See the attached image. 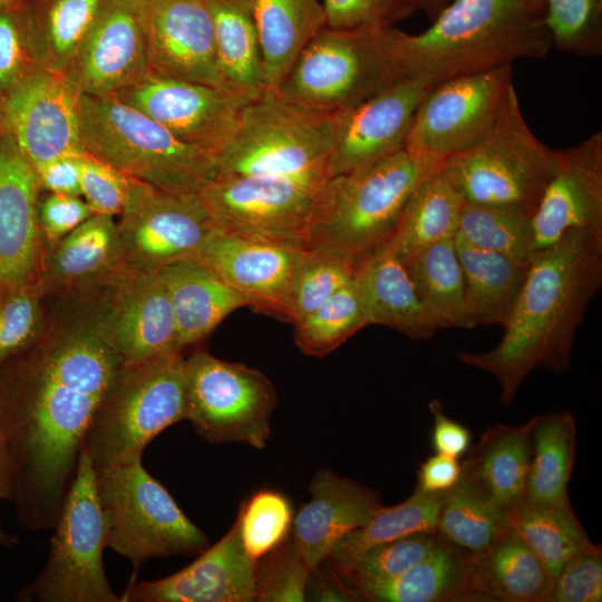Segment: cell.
I'll list each match as a JSON object with an SVG mask.
<instances>
[{
	"label": "cell",
	"instance_id": "obj_1",
	"mask_svg": "<svg viewBox=\"0 0 602 602\" xmlns=\"http://www.w3.org/2000/svg\"><path fill=\"white\" fill-rule=\"evenodd\" d=\"M38 341L0 366V430L14 470L17 514L54 530L89 420L123 365L97 333L82 295L46 298Z\"/></svg>",
	"mask_w": 602,
	"mask_h": 602
},
{
	"label": "cell",
	"instance_id": "obj_55",
	"mask_svg": "<svg viewBox=\"0 0 602 602\" xmlns=\"http://www.w3.org/2000/svg\"><path fill=\"white\" fill-rule=\"evenodd\" d=\"M39 223L43 244H52L95 213L80 196L49 193L39 200Z\"/></svg>",
	"mask_w": 602,
	"mask_h": 602
},
{
	"label": "cell",
	"instance_id": "obj_5",
	"mask_svg": "<svg viewBox=\"0 0 602 602\" xmlns=\"http://www.w3.org/2000/svg\"><path fill=\"white\" fill-rule=\"evenodd\" d=\"M84 149L134 181L171 193H200L217 174L214 155L113 96L79 94Z\"/></svg>",
	"mask_w": 602,
	"mask_h": 602
},
{
	"label": "cell",
	"instance_id": "obj_26",
	"mask_svg": "<svg viewBox=\"0 0 602 602\" xmlns=\"http://www.w3.org/2000/svg\"><path fill=\"white\" fill-rule=\"evenodd\" d=\"M126 264L114 216L94 214L52 244H43L37 283L45 298L86 294Z\"/></svg>",
	"mask_w": 602,
	"mask_h": 602
},
{
	"label": "cell",
	"instance_id": "obj_38",
	"mask_svg": "<svg viewBox=\"0 0 602 602\" xmlns=\"http://www.w3.org/2000/svg\"><path fill=\"white\" fill-rule=\"evenodd\" d=\"M576 446L572 412L552 410L533 417L532 456L525 496L541 503L570 502V482Z\"/></svg>",
	"mask_w": 602,
	"mask_h": 602
},
{
	"label": "cell",
	"instance_id": "obj_47",
	"mask_svg": "<svg viewBox=\"0 0 602 602\" xmlns=\"http://www.w3.org/2000/svg\"><path fill=\"white\" fill-rule=\"evenodd\" d=\"M437 541V533H415L380 543L360 553L340 571L359 590L387 582L425 559Z\"/></svg>",
	"mask_w": 602,
	"mask_h": 602
},
{
	"label": "cell",
	"instance_id": "obj_62",
	"mask_svg": "<svg viewBox=\"0 0 602 602\" xmlns=\"http://www.w3.org/2000/svg\"><path fill=\"white\" fill-rule=\"evenodd\" d=\"M531 10L544 14L546 0H522Z\"/></svg>",
	"mask_w": 602,
	"mask_h": 602
},
{
	"label": "cell",
	"instance_id": "obj_30",
	"mask_svg": "<svg viewBox=\"0 0 602 602\" xmlns=\"http://www.w3.org/2000/svg\"><path fill=\"white\" fill-rule=\"evenodd\" d=\"M533 418L521 426L487 428L462 463V476L507 509L525 496Z\"/></svg>",
	"mask_w": 602,
	"mask_h": 602
},
{
	"label": "cell",
	"instance_id": "obj_53",
	"mask_svg": "<svg viewBox=\"0 0 602 602\" xmlns=\"http://www.w3.org/2000/svg\"><path fill=\"white\" fill-rule=\"evenodd\" d=\"M602 601V554L594 545L570 559L553 579L546 602Z\"/></svg>",
	"mask_w": 602,
	"mask_h": 602
},
{
	"label": "cell",
	"instance_id": "obj_33",
	"mask_svg": "<svg viewBox=\"0 0 602 602\" xmlns=\"http://www.w3.org/2000/svg\"><path fill=\"white\" fill-rule=\"evenodd\" d=\"M472 559V600L546 602L553 577L541 560L508 528Z\"/></svg>",
	"mask_w": 602,
	"mask_h": 602
},
{
	"label": "cell",
	"instance_id": "obj_20",
	"mask_svg": "<svg viewBox=\"0 0 602 602\" xmlns=\"http://www.w3.org/2000/svg\"><path fill=\"white\" fill-rule=\"evenodd\" d=\"M307 249L214 231L196 255L198 262L240 293L249 307L282 320Z\"/></svg>",
	"mask_w": 602,
	"mask_h": 602
},
{
	"label": "cell",
	"instance_id": "obj_23",
	"mask_svg": "<svg viewBox=\"0 0 602 602\" xmlns=\"http://www.w3.org/2000/svg\"><path fill=\"white\" fill-rule=\"evenodd\" d=\"M142 13L151 70L223 88L207 0H142Z\"/></svg>",
	"mask_w": 602,
	"mask_h": 602
},
{
	"label": "cell",
	"instance_id": "obj_11",
	"mask_svg": "<svg viewBox=\"0 0 602 602\" xmlns=\"http://www.w3.org/2000/svg\"><path fill=\"white\" fill-rule=\"evenodd\" d=\"M54 530L46 565L30 584L19 590L17 600L122 602L105 573V523L96 472L82 452Z\"/></svg>",
	"mask_w": 602,
	"mask_h": 602
},
{
	"label": "cell",
	"instance_id": "obj_7",
	"mask_svg": "<svg viewBox=\"0 0 602 602\" xmlns=\"http://www.w3.org/2000/svg\"><path fill=\"white\" fill-rule=\"evenodd\" d=\"M187 419L182 352L122 365L87 426L81 452L96 473L142 459L146 446Z\"/></svg>",
	"mask_w": 602,
	"mask_h": 602
},
{
	"label": "cell",
	"instance_id": "obj_56",
	"mask_svg": "<svg viewBox=\"0 0 602 602\" xmlns=\"http://www.w3.org/2000/svg\"><path fill=\"white\" fill-rule=\"evenodd\" d=\"M428 409L434 418L431 430V447L436 454L459 458L470 447L469 430L449 418L443 409L439 400L429 401Z\"/></svg>",
	"mask_w": 602,
	"mask_h": 602
},
{
	"label": "cell",
	"instance_id": "obj_28",
	"mask_svg": "<svg viewBox=\"0 0 602 602\" xmlns=\"http://www.w3.org/2000/svg\"><path fill=\"white\" fill-rule=\"evenodd\" d=\"M353 283L368 326H386L412 340L429 339L438 330L405 264L387 243L360 260Z\"/></svg>",
	"mask_w": 602,
	"mask_h": 602
},
{
	"label": "cell",
	"instance_id": "obj_18",
	"mask_svg": "<svg viewBox=\"0 0 602 602\" xmlns=\"http://www.w3.org/2000/svg\"><path fill=\"white\" fill-rule=\"evenodd\" d=\"M79 93L62 74L37 65L0 100L2 125L36 171L47 163L81 156Z\"/></svg>",
	"mask_w": 602,
	"mask_h": 602
},
{
	"label": "cell",
	"instance_id": "obj_24",
	"mask_svg": "<svg viewBox=\"0 0 602 602\" xmlns=\"http://www.w3.org/2000/svg\"><path fill=\"white\" fill-rule=\"evenodd\" d=\"M532 230L534 253L570 231L602 234V132L560 149L555 173L532 216Z\"/></svg>",
	"mask_w": 602,
	"mask_h": 602
},
{
	"label": "cell",
	"instance_id": "obj_61",
	"mask_svg": "<svg viewBox=\"0 0 602 602\" xmlns=\"http://www.w3.org/2000/svg\"><path fill=\"white\" fill-rule=\"evenodd\" d=\"M18 542L19 540L8 533L0 523V547H10L16 545Z\"/></svg>",
	"mask_w": 602,
	"mask_h": 602
},
{
	"label": "cell",
	"instance_id": "obj_29",
	"mask_svg": "<svg viewBox=\"0 0 602 602\" xmlns=\"http://www.w3.org/2000/svg\"><path fill=\"white\" fill-rule=\"evenodd\" d=\"M166 288L178 332L179 348L207 337L246 300L205 265L177 261L157 271Z\"/></svg>",
	"mask_w": 602,
	"mask_h": 602
},
{
	"label": "cell",
	"instance_id": "obj_51",
	"mask_svg": "<svg viewBox=\"0 0 602 602\" xmlns=\"http://www.w3.org/2000/svg\"><path fill=\"white\" fill-rule=\"evenodd\" d=\"M18 4L0 6V100L38 65L28 42L25 19Z\"/></svg>",
	"mask_w": 602,
	"mask_h": 602
},
{
	"label": "cell",
	"instance_id": "obj_21",
	"mask_svg": "<svg viewBox=\"0 0 602 602\" xmlns=\"http://www.w3.org/2000/svg\"><path fill=\"white\" fill-rule=\"evenodd\" d=\"M148 69L142 0H103L64 76L79 94L108 97Z\"/></svg>",
	"mask_w": 602,
	"mask_h": 602
},
{
	"label": "cell",
	"instance_id": "obj_50",
	"mask_svg": "<svg viewBox=\"0 0 602 602\" xmlns=\"http://www.w3.org/2000/svg\"><path fill=\"white\" fill-rule=\"evenodd\" d=\"M258 562L255 601H303L309 569L287 538Z\"/></svg>",
	"mask_w": 602,
	"mask_h": 602
},
{
	"label": "cell",
	"instance_id": "obj_6",
	"mask_svg": "<svg viewBox=\"0 0 602 602\" xmlns=\"http://www.w3.org/2000/svg\"><path fill=\"white\" fill-rule=\"evenodd\" d=\"M398 37L394 26L324 27L300 52L275 93L322 113L350 109L408 76Z\"/></svg>",
	"mask_w": 602,
	"mask_h": 602
},
{
	"label": "cell",
	"instance_id": "obj_25",
	"mask_svg": "<svg viewBox=\"0 0 602 602\" xmlns=\"http://www.w3.org/2000/svg\"><path fill=\"white\" fill-rule=\"evenodd\" d=\"M258 562L242 545L239 523L181 571L154 581L130 580L122 602H251Z\"/></svg>",
	"mask_w": 602,
	"mask_h": 602
},
{
	"label": "cell",
	"instance_id": "obj_27",
	"mask_svg": "<svg viewBox=\"0 0 602 602\" xmlns=\"http://www.w3.org/2000/svg\"><path fill=\"white\" fill-rule=\"evenodd\" d=\"M311 499L293 517L292 543L310 572L329 557L349 532L366 525L382 507L377 492L330 469L310 484Z\"/></svg>",
	"mask_w": 602,
	"mask_h": 602
},
{
	"label": "cell",
	"instance_id": "obj_32",
	"mask_svg": "<svg viewBox=\"0 0 602 602\" xmlns=\"http://www.w3.org/2000/svg\"><path fill=\"white\" fill-rule=\"evenodd\" d=\"M465 204L443 163L411 192L387 245L404 261L429 245L454 239Z\"/></svg>",
	"mask_w": 602,
	"mask_h": 602
},
{
	"label": "cell",
	"instance_id": "obj_8",
	"mask_svg": "<svg viewBox=\"0 0 602 602\" xmlns=\"http://www.w3.org/2000/svg\"><path fill=\"white\" fill-rule=\"evenodd\" d=\"M560 149L543 144L527 126L513 87L491 132L444 165L466 203L533 216L555 173Z\"/></svg>",
	"mask_w": 602,
	"mask_h": 602
},
{
	"label": "cell",
	"instance_id": "obj_17",
	"mask_svg": "<svg viewBox=\"0 0 602 602\" xmlns=\"http://www.w3.org/2000/svg\"><path fill=\"white\" fill-rule=\"evenodd\" d=\"M113 97L216 159L234 137L242 109L250 101L224 88L167 77L151 69Z\"/></svg>",
	"mask_w": 602,
	"mask_h": 602
},
{
	"label": "cell",
	"instance_id": "obj_4",
	"mask_svg": "<svg viewBox=\"0 0 602 602\" xmlns=\"http://www.w3.org/2000/svg\"><path fill=\"white\" fill-rule=\"evenodd\" d=\"M444 162L402 148L330 176L314 202L305 249L328 250L360 262L391 237L411 192Z\"/></svg>",
	"mask_w": 602,
	"mask_h": 602
},
{
	"label": "cell",
	"instance_id": "obj_35",
	"mask_svg": "<svg viewBox=\"0 0 602 602\" xmlns=\"http://www.w3.org/2000/svg\"><path fill=\"white\" fill-rule=\"evenodd\" d=\"M269 90L276 91L295 59L324 27L321 0H251Z\"/></svg>",
	"mask_w": 602,
	"mask_h": 602
},
{
	"label": "cell",
	"instance_id": "obj_37",
	"mask_svg": "<svg viewBox=\"0 0 602 602\" xmlns=\"http://www.w3.org/2000/svg\"><path fill=\"white\" fill-rule=\"evenodd\" d=\"M508 528L541 560L554 579L574 555L593 544L571 502L541 503L526 496L507 511Z\"/></svg>",
	"mask_w": 602,
	"mask_h": 602
},
{
	"label": "cell",
	"instance_id": "obj_48",
	"mask_svg": "<svg viewBox=\"0 0 602 602\" xmlns=\"http://www.w3.org/2000/svg\"><path fill=\"white\" fill-rule=\"evenodd\" d=\"M236 521L244 551L259 562L287 538L293 509L282 493L262 489L241 505Z\"/></svg>",
	"mask_w": 602,
	"mask_h": 602
},
{
	"label": "cell",
	"instance_id": "obj_31",
	"mask_svg": "<svg viewBox=\"0 0 602 602\" xmlns=\"http://www.w3.org/2000/svg\"><path fill=\"white\" fill-rule=\"evenodd\" d=\"M223 88L250 100L269 91L251 0H207Z\"/></svg>",
	"mask_w": 602,
	"mask_h": 602
},
{
	"label": "cell",
	"instance_id": "obj_15",
	"mask_svg": "<svg viewBox=\"0 0 602 602\" xmlns=\"http://www.w3.org/2000/svg\"><path fill=\"white\" fill-rule=\"evenodd\" d=\"M512 76L508 65L433 86L415 113L405 148L444 162L478 144L514 87Z\"/></svg>",
	"mask_w": 602,
	"mask_h": 602
},
{
	"label": "cell",
	"instance_id": "obj_2",
	"mask_svg": "<svg viewBox=\"0 0 602 602\" xmlns=\"http://www.w3.org/2000/svg\"><path fill=\"white\" fill-rule=\"evenodd\" d=\"M601 284L602 234L567 232L533 254L497 346L482 353L459 351L458 360L494 376L501 404H512L535 368L561 373L571 367L576 331Z\"/></svg>",
	"mask_w": 602,
	"mask_h": 602
},
{
	"label": "cell",
	"instance_id": "obj_49",
	"mask_svg": "<svg viewBox=\"0 0 602 602\" xmlns=\"http://www.w3.org/2000/svg\"><path fill=\"white\" fill-rule=\"evenodd\" d=\"M544 21L553 47L582 56L602 52V0H546Z\"/></svg>",
	"mask_w": 602,
	"mask_h": 602
},
{
	"label": "cell",
	"instance_id": "obj_9",
	"mask_svg": "<svg viewBox=\"0 0 602 602\" xmlns=\"http://www.w3.org/2000/svg\"><path fill=\"white\" fill-rule=\"evenodd\" d=\"M96 489L106 547L129 560L130 580L152 557L194 555L207 548V535L149 475L142 459L96 473Z\"/></svg>",
	"mask_w": 602,
	"mask_h": 602
},
{
	"label": "cell",
	"instance_id": "obj_19",
	"mask_svg": "<svg viewBox=\"0 0 602 602\" xmlns=\"http://www.w3.org/2000/svg\"><path fill=\"white\" fill-rule=\"evenodd\" d=\"M431 87L424 78L406 76L363 103L334 114L329 177L405 148L415 113Z\"/></svg>",
	"mask_w": 602,
	"mask_h": 602
},
{
	"label": "cell",
	"instance_id": "obj_52",
	"mask_svg": "<svg viewBox=\"0 0 602 602\" xmlns=\"http://www.w3.org/2000/svg\"><path fill=\"white\" fill-rule=\"evenodd\" d=\"M133 181L87 153L81 158V196L95 214L119 215L128 200Z\"/></svg>",
	"mask_w": 602,
	"mask_h": 602
},
{
	"label": "cell",
	"instance_id": "obj_40",
	"mask_svg": "<svg viewBox=\"0 0 602 602\" xmlns=\"http://www.w3.org/2000/svg\"><path fill=\"white\" fill-rule=\"evenodd\" d=\"M103 0H42L25 18L28 42L36 62L65 74L78 54Z\"/></svg>",
	"mask_w": 602,
	"mask_h": 602
},
{
	"label": "cell",
	"instance_id": "obj_22",
	"mask_svg": "<svg viewBox=\"0 0 602 602\" xmlns=\"http://www.w3.org/2000/svg\"><path fill=\"white\" fill-rule=\"evenodd\" d=\"M40 192L36 168L1 123L0 292L37 282L43 251Z\"/></svg>",
	"mask_w": 602,
	"mask_h": 602
},
{
	"label": "cell",
	"instance_id": "obj_45",
	"mask_svg": "<svg viewBox=\"0 0 602 602\" xmlns=\"http://www.w3.org/2000/svg\"><path fill=\"white\" fill-rule=\"evenodd\" d=\"M358 263L332 251L307 250L290 291L284 321L297 323L352 282Z\"/></svg>",
	"mask_w": 602,
	"mask_h": 602
},
{
	"label": "cell",
	"instance_id": "obj_60",
	"mask_svg": "<svg viewBox=\"0 0 602 602\" xmlns=\"http://www.w3.org/2000/svg\"><path fill=\"white\" fill-rule=\"evenodd\" d=\"M416 9H420L426 13L430 21H433L439 11L450 0H411Z\"/></svg>",
	"mask_w": 602,
	"mask_h": 602
},
{
	"label": "cell",
	"instance_id": "obj_63",
	"mask_svg": "<svg viewBox=\"0 0 602 602\" xmlns=\"http://www.w3.org/2000/svg\"><path fill=\"white\" fill-rule=\"evenodd\" d=\"M21 0H0V6H14Z\"/></svg>",
	"mask_w": 602,
	"mask_h": 602
},
{
	"label": "cell",
	"instance_id": "obj_13",
	"mask_svg": "<svg viewBox=\"0 0 602 602\" xmlns=\"http://www.w3.org/2000/svg\"><path fill=\"white\" fill-rule=\"evenodd\" d=\"M327 171L294 176L217 174L198 194L217 226L239 236L304 247Z\"/></svg>",
	"mask_w": 602,
	"mask_h": 602
},
{
	"label": "cell",
	"instance_id": "obj_34",
	"mask_svg": "<svg viewBox=\"0 0 602 602\" xmlns=\"http://www.w3.org/2000/svg\"><path fill=\"white\" fill-rule=\"evenodd\" d=\"M472 323L504 327L525 282L530 262L477 249L454 237Z\"/></svg>",
	"mask_w": 602,
	"mask_h": 602
},
{
	"label": "cell",
	"instance_id": "obj_3",
	"mask_svg": "<svg viewBox=\"0 0 602 602\" xmlns=\"http://www.w3.org/2000/svg\"><path fill=\"white\" fill-rule=\"evenodd\" d=\"M398 40L407 75L433 86L518 59L542 58L553 48L544 14L522 0H453L425 31L399 30Z\"/></svg>",
	"mask_w": 602,
	"mask_h": 602
},
{
	"label": "cell",
	"instance_id": "obj_64",
	"mask_svg": "<svg viewBox=\"0 0 602 602\" xmlns=\"http://www.w3.org/2000/svg\"><path fill=\"white\" fill-rule=\"evenodd\" d=\"M0 127H1V118H0Z\"/></svg>",
	"mask_w": 602,
	"mask_h": 602
},
{
	"label": "cell",
	"instance_id": "obj_41",
	"mask_svg": "<svg viewBox=\"0 0 602 602\" xmlns=\"http://www.w3.org/2000/svg\"><path fill=\"white\" fill-rule=\"evenodd\" d=\"M507 530V509L470 480L460 476L445 494L436 533L468 556L484 553Z\"/></svg>",
	"mask_w": 602,
	"mask_h": 602
},
{
	"label": "cell",
	"instance_id": "obj_44",
	"mask_svg": "<svg viewBox=\"0 0 602 602\" xmlns=\"http://www.w3.org/2000/svg\"><path fill=\"white\" fill-rule=\"evenodd\" d=\"M294 326V341L307 356L322 358L368 326L352 282L337 291Z\"/></svg>",
	"mask_w": 602,
	"mask_h": 602
},
{
	"label": "cell",
	"instance_id": "obj_12",
	"mask_svg": "<svg viewBox=\"0 0 602 602\" xmlns=\"http://www.w3.org/2000/svg\"><path fill=\"white\" fill-rule=\"evenodd\" d=\"M185 378L187 420L202 438L266 446L276 392L262 372L197 349L185 358Z\"/></svg>",
	"mask_w": 602,
	"mask_h": 602
},
{
	"label": "cell",
	"instance_id": "obj_14",
	"mask_svg": "<svg viewBox=\"0 0 602 602\" xmlns=\"http://www.w3.org/2000/svg\"><path fill=\"white\" fill-rule=\"evenodd\" d=\"M84 295L95 329L123 365L182 352L173 308L157 272L125 264Z\"/></svg>",
	"mask_w": 602,
	"mask_h": 602
},
{
	"label": "cell",
	"instance_id": "obj_36",
	"mask_svg": "<svg viewBox=\"0 0 602 602\" xmlns=\"http://www.w3.org/2000/svg\"><path fill=\"white\" fill-rule=\"evenodd\" d=\"M360 591L368 600L381 602L472 600V559L438 536L433 551L416 565Z\"/></svg>",
	"mask_w": 602,
	"mask_h": 602
},
{
	"label": "cell",
	"instance_id": "obj_57",
	"mask_svg": "<svg viewBox=\"0 0 602 602\" xmlns=\"http://www.w3.org/2000/svg\"><path fill=\"white\" fill-rule=\"evenodd\" d=\"M460 476L462 464L457 458L435 453L421 463L416 488L424 493L444 494L457 485Z\"/></svg>",
	"mask_w": 602,
	"mask_h": 602
},
{
	"label": "cell",
	"instance_id": "obj_10",
	"mask_svg": "<svg viewBox=\"0 0 602 602\" xmlns=\"http://www.w3.org/2000/svg\"><path fill=\"white\" fill-rule=\"evenodd\" d=\"M333 136L334 114L297 105L269 90L243 107L234 137L217 156L219 174L328 172Z\"/></svg>",
	"mask_w": 602,
	"mask_h": 602
},
{
	"label": "cell",
	"instance_id": "obj_16",
	"mask_svg": "<svg viewBox=\"0 0 602 602\" xmlns=\"http://www.w3.org/2000/svg\"><path fill=\"white\" fill-rule=\"evenodd\" d=\"M117 227L126 263L154 272L192 260L219 229L198 193H171L137 181Z\"/></svg>",
	"mask_w": 602,
	"mask_h": 602
},
{
	"label": "cell",
	"instance_id": "obj_58",
	"mask_svg": "<svg viewBox=\"0 0 602 602\" xmlns=\"http://www.w3.org/2000/svg\"><path fill=\"white\" fill-rule=\"evenodd\" d=\"M84 155L60 157L40 167L37 173L41 190L49 193L81 196L80 178Z\"/></svg>",
	"mask_w": 602,
	"mask_h": 602
},
{
	"label": "cell",
	"instance_id": "obj_43",
	"mask_svg": "<svg viewBox=\"0 0 602 602\" xmlns=\"http://www.w3.org/2000/svg\"><path fill=\"white\" fill-rule=\"evenodd\" d=\"M456 235L520 262H530L534 254L532 216L508 208L466 203Z\"/></svg>",
	"mask_w": 602,
	"mask_h": 602
},
{
	"label": "cell",
	"instance_id": "obj_59",
	"mask_svg": "<svg viewBox=\"0 0 602 602\" xmlns=\"http://www.w3.org/2000/svg\"><path fill=\"white\" fill-rule=\"evenodd\" d=\"M16 483L13 464L7 440L0 430V501H14Z\"/></svg>",
	"mask_w": 602,
	"mask_h": 602
},
{
	"label": "cell",
	"instance_id": "obj_54",
	"mask_svg": "<svg viewBox=\"0 0 602 602\" xmlns=\"http://www.w3.org/2000/svg\"><path fill=\"white\" fill-rule=\"evenodd\" d=\"M327 27L394 26L416 9L411 0H321Z\"/></svg>",
	"mask_w": 602,
	"mask_h": 602
},
{
	"label": "cell",
	"instance_id": "obj_39",
	"mask_svg": "<svg viewBox=\"0 0 602 602\" xmlns=\"http://www.w3.org/2000/svg\"><path fill=\"white\" fill-rule=\"evenodd\" d=\"M401 262L438 330L474 328L465 303L464 276L454 239L429 245Z\"/></svg>",
	"mask_w": 602,
	"mask_h": 602
},
{
	"label": "cell",
	"instance_id": "obj_42",
	"mask_svg": "<svg viewBox=\"0 0 602 602\" xmlns=\"http://www.w3.org/2000/svg\"><path fill=\"white\" fill-rule=\"evenodd\" d=\"M445 494L412 495L392 507H381L370 521L346 534L332 548L329 557L341 570L367 548L415 533H436Z\"/></svg>",
	"mask_w": 602,
	"mask_h": 602
},
{
	"label": "cell",
	"instance_id": "obj_46",
	"mask_svg": "<svg viewBox=\"0 0 602 602\" xmlns=\"http://www.w3.org/2000/svg\"><path fill=\"white\" fill-rule=\"evenodd\" d=\"M47 302L37 282L0 292V366L35 344L45 331Z\"/></svg>",
	"mask_w": 602,
	"mask_h": 602
}]
</instances>
